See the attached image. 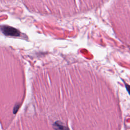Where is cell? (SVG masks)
I'll return each mask as SVG.
<instances>
[{
  "label": "cell",
  "mask_w": 130,
  "mask_h": 130,
  "mask_svg": "<svg viewBox=\"0 0 130 130\" xmlns=\"http://www.w3.org/2000/svg\"><path fill=\"white\" fill-rule=\"evenodd\" d=\"M1 30L2 32L6 36L18 37L19 36L20 34L18 29L8 25L1 26Z\"/></svg>",
  "instance_id": "obj_1"
},
{
  "label": "cell",
  "mask_w": 130,
  "mask_h": 130,
  "mask_svg": "<svg viewBox=\"0 0 130 130\" xmlns=\"http://www.w3.org/2000/svg\"><path fill=\"white\" fill-rule=\"evenodd\" d=\"M53 127L56 130H69L67 127L64 125L61 122L58 121L54 123Z\"/></svg>",
  "instance_id": "obj_2"
}]
</instances>
